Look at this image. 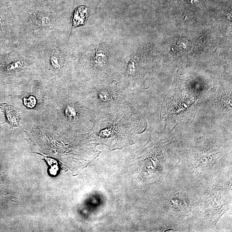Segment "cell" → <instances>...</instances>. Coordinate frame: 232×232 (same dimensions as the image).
I'll return each instance as SVG.
<instances>
[{
  "label": "cell",
  "instance_id": "cell-1",
  "mask_svg": "<svg viewBox=\"0 0 232 232\" xmlns=\"http://www.w3.org/2000/svg\"><path fill=\"white\" fill-rule=\"evenodd\" d=\"M141 123L135 114L116 112L101 119L96 124L92 136L97 142L109 147L113 141L118 140L124 147L128 144L126 141L131 139L140 129Z\"/></svg>",
  "mask_w": 232,
  "mask_h": 232
},
{
  "label": "cell",
  "instance_id": "cell-2",
  "mask_svg": "<svg viewBox=\"0 0 232 232\" xmlns=\"http://www.w3.org/2000/svg\"><path fill=\"white\" fill-rule=\"evenodd\" d=\"M0 109L5 114L6 122L8 124L10 129H13L20 126L21 114L17 111L13 106L4 103L0 105Z\"/></svg>",
  "mask_w": 232,
  "mask_h": 232
},
{
  "label": "cell",
  "instance_id": "cell-3",
  "mask_svg": "<svg viewBox=\"0 0 232 232\" xmlns=\"http://www.w3.org/2000/svg\"><path fill=\"white\" fill-rule=\"evenodd\" d=\"M107 62V56L105 54L101 53H97L94 59V63L95 66L102 68L106 66Z\"/></svg>",
  "mask_w": 232,
  "mask_h": 232
},
{
  "label": "cell",
  "instance_id": "cell-4",
  "mask_svg": "<svg viewBox=\"0 0 232 232\" xmlns=\"http://www.w3.org/2000/svg\"><path fill=\"white\" fill-rule=\"evenodd\" d=\"M45 159L48 162V164L51 166V169H50V173L51 175H56L57 174V172H58L59 169L57 161L51 158H45Z\"/></svg>",
  "mask_w": 232,
  "mask_h": 232
},
{
  "label": "cell",
  "instance_id": "cell-5",
  "mask_svg": "<svg viewBox=\"0 0 232 232\" xmlns=\"http://www.w3.org/2000/svg\"><path fill=\"white\" fill-rule=\"evenodd\" d=\"M66 114L69 118L74 119L75 117L76 112L72 107L68 105L66 108Z\"/></svg>",
  "mask_w": 232,
  "mask_h": 232
},
{
  "label": "cell",
  "instance_id": "cell-6",
  "mask_svg": "<svg viewBox=\"0 0 232 232\" xmlns=\"http://www.w3.org/2000/svg\"><path fill=\"white\" fill-rule=\"evenodd\" d=\"M36 100L35 97H30L28 98L25 99L24 104L28 108H32L34 107L36 104Z\"/></svg>",
  "mask_w": 232,
  "mask_h": 232
},
{
  "label": "cell",
  "instance_id": "cell-7",
  "mask_svg": "<svg viewBox=\"0 0 232 232\" xmlns=\"http://www.w3.org/2000/svg\"><path fill=\"white\" fill-rule=\"evenodd\" d=\"M51 63L53 67L55 68H61V63L59 60L57 56H53L51 58Z\"/></svg>",
  "mask_w": 232,
  "mask_h": 232
},
{
  "label": "cell",
  "instance_id": "cell-8",
  "mask_svg": "<svg viewBox=\"0 0 232 232\" xmlns=\"http://www.w3.org/2000/svg\"><path fill=\"white\" fill-rule=\"evenodd\" d=\"M2 124H0V125Z\"/></svg>",
  "mask_w": 232,
  "mask_h": 232
}]
</instances>
